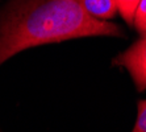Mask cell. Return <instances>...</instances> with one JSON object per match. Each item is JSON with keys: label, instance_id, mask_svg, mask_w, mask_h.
<instances>
[{"label": "cell", "instance_id": "obj_4", "mask_svg": "<svg viewBox=\"0 0 146 132\" xmlns=\"http://www.w3.org/2000/svg\"><path fill=\"white\" fill-rule=\"evenodd\" d=\"M116 3H117V9L121 13L122 19L128 24H133L139 0H116Z\"/></svg>", "mask_w": 146, "mask_h": 132}, {"label": "cell", "instance_id": "obj_1", "mask_svg": "<svg viewBox=\"0 0 146 132\" xmlns=\"http://www.w3.org/2000/svg\"><path fill=\"white\" fill-rule=\"evenodd\" d=\"M87 36L122 32L91 17L79 0H15L0 17V65L28 48Z\"/></svg>", "mask_w": 146, "mask_h": 132}, {"label": "cell", "instance_id": "obj_3", "mask_svg": "<svg viewBox=\"0 0 146 132\" xmlns=\"http://www.w3.org/2000/svg\"><path fill=\"white\" fill-rule=\"evenodd\" d=\"M83 9L96 20L106 21L112 19L117 12L116 0H79Z\"/></svg>", "mask_w": 146, "mask_h": 132}, {"label": "cell", "instance_id": "obj_6", "mask_svg": "<svg viewBox=\"0 0 146 132\" xmlns=\"http://www.w3.org/2000/svg\"><path fill=\"white\" fill-rule=\"evenodd\" d=\"M133 132H146V101L138 103V116Z\"/></svg>", "mask_w": 146, "mask_h": 132}, {"label": "cell", "instance_id": "obj_5", "mask_svg": "<svg viewBox=\"0 0 146 132\" xmlns=\"http://www.w3.org/2000/svg\"><path fill=\"white\" fill-rule=\"evenodd\" d=\"M133 23H134L136 28L138 29V32H141L142 28L145 27V24H146V0H139Z\"/></svg>", "mask_w": 146, "mask_h": 132}, {"label": "cell", "instance_id": "obj_7", "mask_svg": "<svg viewBox=\"0 0 146 132\" xmlns=\"http://www.w3.org/2000/svg\"><path fill=\"white\" fill-rule=\"evenodd\" d=\"M141 33H142L143 36H146V24H145V27L142 28V31H141Z\"/></svg>", "mask_w": 146, "mask_h": 132}, {"label": "cell", "instance_id": "obj_2", "mask_svg": "<svg viewBox=\"0 0 146 132\" xmlns=\"http://www.w3.org/2000/svg\"><path fill=\"white\" fill-rule=\"evenodd\" d=\"M115 65L128 69L137 88H146V36L115 60Z\"/></svg>", "mask_w": 146, "mask_h": 132}]
</instances>
